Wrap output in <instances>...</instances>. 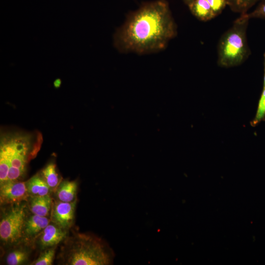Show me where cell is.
Returning a JSON list of instances; mask_svg holds the SVG:
<instances>
[{"mask_svg":"<svg viewBox=\"0 0 265 265\" xmlns=\"http://www.w3.org/2000/svg\"><path fill=\"white\" fill-rule=\"evenodd\" d=\"M263 56H264V68L263 87H265V52L264 53Z\"/></svg>","mask_w":265,"mask_h":265,"instance_id":"21","label":"cell"},{"mask_svg":"<svg viewBox=\"0 0 265 265\" xmlns=\"http://www.w3.org/2000/svg\"><path fill=\"white\" fill-rule=\"evenodd\" d=\"M227 6L236 13L240 14L247 13V11L257 2L262 0H226Z\"/></svg>","mask_w":265,"mask_h":265,"instance_id":"16","label":"cell"},{"mask_svg":"<svg viewBox=\"0 0 265 265\" xmlns=\"http://www.w3.org/2000/svg\"><path fill=\"white\" fill-rule=\"evenodd\" d=\"M0 186L1 204L20 203L29 196L26 182L8 181Z\"/></svg>","mask_w":265,"mask_h":265,"instance_id":"7","label":"cell"},{"mask_svg":"<svg viewBox=\"0 0 265 265\" xmlns=\"http://www.w3.org/2000/svg\"><path fill=\"white\" fill-rule=\"evenodd\" d=\"M215 16L220 14L227 5L226 0H207Z\"/></svg>","mask_w":265,"mask_h":265,"instance_id":"19","label":"cell"},{"mask_svg":"<svg viewBox=\"0 0 265 265\" xmlns=\"http://www.w3.org/2000/svg\"><path fill=\"white\" fill-rule=\"evenodd\" d=\"M183 0L187 5L188 3H189L190 2H191L193 0Z\"/></svg>","mask_w":265,"mask_h":265,"instance_id":"23","label":"cell"},{"mask_svg":"<svg viewBox=\"0 0 265 265\" xmlns=\"http://www.w3.org/2000/svg\"><path fill=\"white\" fill-rule=\"evenodd\" d=\"M250 18L248 13L240 14L221 36L217 46V64L230 68L242 64L251 54L247 37Z\"/></svg>","mask_w":265,"mask_h":265,"instance_id":"4","label":"cell"},{"mask_svg":"<svg viewBox=\"0 0 265 265\" xmlns=\"http://www.w3.org/2000/svg\"><path fill=\"white\" fill-rule=\"evenodd\" d=\"M265 121V87H263L259 100L256 114L251 121V126H256L262 121Z\"/></svg>","mask_w":265,"mask_h":265,"instance_id":"18","label":"cell"},{"mask_svg":"<svg viewBox=\"0 0 265 265\" xmlns=\"http://www.w3.org/2000/svg\"><path fill=\"white\" fill-rule=\"evenodd\" d=\"M20 203L12 204L0 220V238L5 245H14L23 238V230L26 217V206Z\"/></svg>","mask_w":265,"mask_h":265,"instance_id":"5","label":"cell"},{"mask_svg":"<svg viewBox=\"0 0 265 265\" xmlns=\"http://www.w3.org/2000/svg\"><path fill=\"white\" fill-rule=\"evenodd\" d=\"M78 185L76 181H63L57 187L56 193L59 201L71 202L76 198Z\"/></svg>","mask_w":265,"mask_h":265,"instance_id":"13","label":"cell"},{"mask_svg":"<svg viewBox=\"0 0 265 265\" xmlns=\"http://www.w3.org/2000/svg\"><path fill=\"white\" fill-rule=\"evenodd\" d=\"M187 6L191 14L200 21L207 22L216 17L207 0H193Z\"/></svg>","mask_w":265,"mask_h":265,"instance_id":"11","label":"cell"},{"mask_svg":"<svg viewBox=\"0 0 265 265\" xmlns=\"http://www.w3.org/2000/svg\"><path fill=\"white\" fill-rule=\"evenodd\" d=\"M27 190L31 197L50 194L51 190L41 173H37L26 182Z\"/></svg>","mask_w":265,"mask_h":265,"instance_id":"12","label":"cell"},{"mask_svg":"<svg viewBox=\"0 0 265 265\" xmlns=\"http://www.w3.org/2000/svg\"><path fill=\"white\" fill-rule=\"evenodd\" d=\"M250 19H265V0H262L258 6L251 12L248 13Z\"/></svg>","mask_w":265,"mask_h":265,"instance_id":"20","label":"cell"},{"mask_svg":"<svg viewBox=\"0 0 265 265\" xmlns=\"http://www.w3.org/2000/svg\"><path fill=\"white\" fill-rule=\"evenodd\" d=\"M53 202L50 194L31 197L28 208L32 214L47 217L51 212Z\"/></svg>","mask_w":265,"mask_h":265,"instance_id":"10","label":"cell"},{"mask_svg":"<svg viewBox=\"0 0 265 265\" xmlns=\"http://www.w3.org/2000/svg\"><path fill=\"white\" fill-rule=\"evenodd\" d=\"M77 199L71 202L55 201L53 204L51 220L59 227L68 231L73 225Z\"/></svg>","mask_w":265,"mask_h":265,"instance_id":"6","label":"cell"},{"mask_svg":"<svg viewBox=\"0 0 265 265\" xmlns=\"http://www.w3.org/2000/svg\"><path fill=\"white\" fill-rule=\"evenodd\" d=\"M66 265H108L115 254L107 243L90 233H77L65 239L59 254Z\"/></svg>","mask_w":265,"mask_h":265,"instance_id":"3","label":"cell"},{"mask_svg":"<svg viewBox=\"0 0 265 265\" xmlns=\"http://www.w3.org/2000/svg\"><path fill=\"white\" fill-rule=\"evenodd\" d=\"M29 257L28 251L24 248H16L7 255L5 261L8 265H19L25 263Z\"/></svg>","mask_w":265,"mask_h":265,"instance_id":"15","label":"cell"},{"mask_svg":"<svg viewBox=\"0 0 265 265\" xmlns=\"http://www.w3.org/2000/svg\"><path fill=\"white\" fill-rule=\"evenodd\" d=\"M38 244L42 250L56 246L67 238V231L50 223L38 236Z\"/></svg>","mask_w":265,"mask_h":265,"instance_id":"8","label":"cell"},{"mask_svg":"<svg viewBox=\"0 0 265 265\" xmlns=\"http://www.w3.org/2000/svg\"><path fill=\"white\" fill-rule=\"evenodd\" d=\"M177 34L168 3L155 0L129 14L113 35V45L122 53L146 54L163 50Z\"/></svg>","mask_w":265,"mask_h":265,"instance_id":"1","label":"cell"},{"mask_svg":"<svg viewBox=\"0 0 265 265\" xmlns=\"http://www.w3.org/2000/svg\"><path fill=\"white\" fill-rule=\"evenodd\" d=\"M56 246L45 249L38 258L32 262V265H51L55 256Z\"/></svg>","mask_w":265,"mask_h":265,"instance_id":"17","label":"cell"},{"mask_svg":"<svg viewBox=\"0 0 265 265\" xmlns=\"http://www.w3.org/2000/svg\"><path fill=\"white\" fill-rule=\"evenodd\" d=\"M51 221V219L47 217L32 214L29 217L26 218L25 220L23 238L31 239L37 237Z\"/></svg>","mask_w":265,"mask_h":265,"instance_id":"9","label":"cell"},{"mask_svg":"<svg viewBox=\"0 0 265 265\" xmlns=\"http://www.w3.org/2000/svg\"><path fill=\"white\" fill-rule=\"evenodd\" d=\"M42 141V134L38 132H1L0 185L24 177L27 164L36 156Z\"/></svg>","mask_w":265,"mask_h":265,"instance_id":"2","label":"cell"},{"mask_svg":"<svg viewBox=\"0 0 265 265\" xmlns=\"http://www.w3.org/2000/svg\"><path fill=\"white\" fill-rule=\"evenodd\" d=\"M61 84V80L59 79H57L54 82V85L55 87H58Z\"/></svg>","mask_w":265,"mask_h":265,"instance_id":"22","label":"cell"},{"mask_svg":"<svg viewBox=\"0 0 265 265\" xmlns=\"http://www.w3.org/2000/svg\"><path fill=\"white\" fill-rule=\"evenodd\" d=\"M53 162L48 164L41 171V174L51 189H55L59 184V177Z\"/></svg>","mask_w":265,"mask_h":265,"instance_id":"14","label":"cell"}]
</instances>
